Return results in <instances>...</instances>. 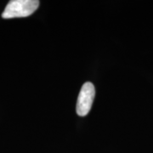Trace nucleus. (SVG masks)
<instances>
[{
  "instance_id": "f257e3e1",
  "label": "nucleus",
  "mask_w": 153,
  "mask_h": 153,
  "mask_svg": "<svg viewBox=\"0 0 153 153\" xmlns=\"http://www.w3.org/2000/svg\"><path fill=\"white\" fill-rule=\"evenodd\" d=\"M39 6L38 0H11L2 13L4 19L27 17L33 14Z\"/></svg>"
},
{
  "instance_id": "f03ea898",
  "label": "nucleus",
  "mask_w": 153,
  "mask_h": 153,
  "mask_svg": "<svg viewBox=\"0 0 153 153\" xmlns=\"http://www.w3.org/2000/svg\"><path fill=\"white\" fill-rule=\"evenodd\" d=\"M95 96V88L92 82H87L82 85L76 101V113L80 117L88 114Z\"/></svg>"
}]
</instances>
